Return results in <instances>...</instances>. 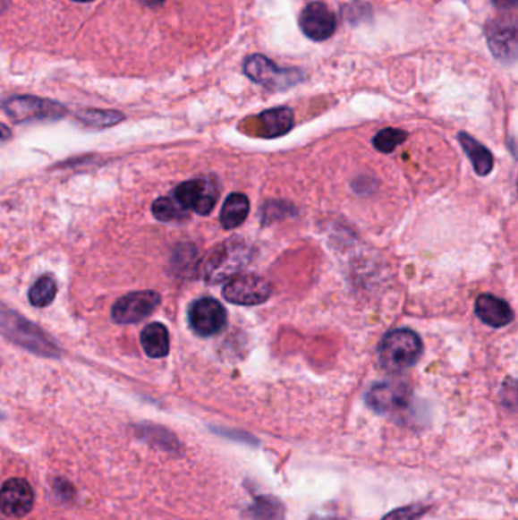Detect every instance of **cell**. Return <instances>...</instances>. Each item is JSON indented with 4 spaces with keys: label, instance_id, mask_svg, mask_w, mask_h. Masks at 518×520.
<instances>
[{
    "label": "cell",
    "instance_id": "cell-1",
    "mask_svg": "<svg viewBox=\"0 0 518 520\" xmlns=\"http://www.w3.org/2000/svg\"><path fill=\"white\" fill-rule=\"evenodd\" d=\"M251 260V247L242 239H228L213 248L201 265V276L207 283L217 285L234 277Z\"/></svg>",
    "mask_w": 518,
    "mask_h": 520
},
{
    "label": "cell",
    "instance_id": "cell-2",
    "mask_svg": "<svg viewBox=\"0 0 518 520\" xmlns=\"http://www.w3.org/2000/svg\"><path fill=\"white\" fill-rule=\"evenodd\" d=\"M423 352L421 338L409 328L393 330L382 339L378 361L389 373H402L417 364Z\"/></svg>",
    "mask_w": 518,
    "mask_h": 520
},
{
    "label": "cell",
    "instance_id": "cell-3",
    "mask_svg": "<svg viewBox=\"0 0 518 520\" xmlns=\"http://www.w3.org/2000/svg\"><path fill=\"white\" fill-rule=\"evenodd\" d=\"M0 332L8 337L13 343L19 344L21 347L46 358H54L61 354V350L46 337L40 328H37L36 324L30 323L28 320L21 319L17 313L0 311Z\"/></svg>",
    "mask_w": 518,
    "mask_h": 520
},
{
    "label": "cell",
    "instance_id": "cell-4",
    "mask_svg": "<svg viewBox=\"0 0 518 520\" xmlns=\"http://www.w3.org/2000/svg\"><path fill=\"white\" fill-rule=\"evenodd\" d=\"M243 72L251 81L271 90H286L301 80V73L297 69H282L263 55L248 56Z\"/></svg>",
    "mask_w": 518,
    "mask_h": 520
},
{
    "label": "cell",
    "instance_id": "cell-5",
    "mask_svg": "<svg viewBox=\"0 0 518 520\" xmlns=\"http://www.w3.org/2000/svg\"><path fill=\"white\" fill-rule=\"evenodd\" d=\"M6 115L17 122L55 121L66 115V107L36 97H15L5 102Z\"/></svg>",
    "mask_w": 518,
    "mask_h": 520
},
{
    "label": "cell",
    "instance_id": "cell-6",
    "mask_svg": "<svg viewBox=\"0 0 518 520\" xmlns=\"http://www.w3.org/2000/svg\"><path fill=\"white\" fill-rule=\"evenodd\" d=\"M271 293V283L256 274H245L233 278L222 289V295L226 302L239 306L262 304L267 302Z\"/></svg>",
    "mask_w": 518,
    "mask_h": 520
},
{
    "label": "cell",
    "instance_id": "cell-7",
    "mask_svg": "<svg viewBox=\"0 0 518 520\" xmlns=\"http://www.w3.org/2000/svg\"><path fill=\"white\" fill-rule=\"evenodd\" d=\"M174 197L184 210H193L198 215H208L215 209L217 192L210 180L195 178L176 187Z\"/></svg>",
    "mask_w": 518,
    "mask_h": 520
},
{
    "label": "cell",
    "instance_id": "cell-8",
    "mask_svg": "<svg viewBox=\"0 0 518 520\" xmlns=\"http://www.w3.org/2000/svg\"><path fill=\"white\" fill-rule=\"evenodd\" d=\"M160 303V294L154 291L128 294L115 303L111 309V317L119 324L139 323L148 319Z\"/></svg>",
    "mask_w": 518,
    "mask_h": 520
},
{
    "label": "cell",
    "instance_id": "cell-9",
    "mask_svg": "<svg viewBox=\"0 0 518 520\" xmlns=\"http://www.w3.org/2000/svg\"><path fill=\"white\" fill-rule=\"evenodd\" d=\"M189 323L200 337H213L225 328V309L215 298H200L189 309Z\"/></svg>",
    "mask_w": 518,
    "mask_h": 520
},
{
    "label": "cell",
    "instance_id": "cell-10",
    "mask_svg": "<svg viewBox=\"0 0 518 520\" xmlns=\"http://www.w3.org/2000/svg\"><path fill=\"white\" fill-rule=\"evenodd\" d=\"M411 400V389L402 382H382L367 394V404L378 414H394L406 408Z\"/></svg>",
    "mask_w": 518,
    "mask_h": 520
},
{
    "label": "cell",
    "instance_id": "cell-11",
    "mask_svg": "<svg viewBox=\"0 0 518 520\" xmlns=\"http://www.w3.org/2000/svg\"><path fill=\"white\" fill-rule=\"evenodd\" d=\"M298 21L302 34L313 41L328 40L336 30V15L324 2H310Z\"/></svg>",
    "mask_w": 518,
    "mask_h": 520
},
{
    "label": "cell",
    "instance_id": "cell-12",
    "mask_svg": "<svg viewBox=\"0 0 518 520\" xmlns=\"http://www.w3.org/2000/svg\"><path fill=\"white\" fill-rule=\"evenodd\" d=\"M34 507V490L30 482L21 478L6 481L0 490V510L11 517H21Z\"/></svg>",
    "mask_w": 518,
    "mask_h": 520
},
{
    "label": "cell",
    "instance_id": "cell-13",
    "mask_svg": "<svg viewBox=\"0 0 518 520\" xmlns=\"http://www.w3.org/2000/svg\"><path fill=\"white\" fill-rule=\"evenodd\" d=\"M488 43L494 56L505 63H513L517 56V26L514 21H491L488 26Z\"/></svg>",
    "mask_w": 518,
    "mask_h": 520
},
{
    "label": "cell",
    "instance_id": "cell-14",
    "mask_svg": "<svg viewBox=\"0 0 518 520\" xmlns=\"http://www.w3.org/2000/svg\"><path fill=\"white\" fill-rule=\"evenodd\" d=\"M474 311L478 319L482 320L483 323L488 324L491 328H504L514 320L511 306L502 298L491 295V294L479 295Z\"/></svg>",
    "mask_w": 518,
    "mask_h": 520
},
{
    "label": "cell",
    "instance_id": "cell-15",
    "mask_svg": "<svg viewBox=\"0 0 518 520\" xmlns=\"http://www.w3.org/2000/svg\"><path fill=\"white\" fill-rule=\"evenodd\" d=\"M259 134L265 139H277L291 132L293 127V112L287 107H277L260 113L257 117Z\"/></svg>",
    "mask_w": 518,
    "mask_h": 520
},
{
    "label": "cell",
    "instance_id": "cell-16",
    "mask_svg": "<svg viewBox=\"0 0 518 520\" xmlns=\"http://www.w3.org/2000/svg\"><path fill=\"white\" fill-rule=\"evenodd\" d=\"M140 343L149 358H165L171 350L169 330L161 323L148 324L147 328L141 330Z\"/></svg>",
    "mask_w": 518,
    "mask_h": 520
},
{
    "label": "cell",
    "instance_id": "cell-17",
    "mask_svg": "<svg viewBox=\"0 0 518 520\" xmlns=\"http://www.w3.org/2000/svg\"><path fill=\"white\" fill-rule=\"evenodd\" d=\"M458 141L463 145V151L467 154L468 158L473 163L474 171L478 175L485 177L489 172L493 171L494 157L489 152L488 148L483 147L480 141H476L473 136L467 132H459Z\"/></svg>",
    "mask_w": 518,
    "mask_h": 520
},
{
    "label": "cell",
    "instance_id": "cell-18",
    "mask_svg": "<svg viewBox=\"0 0 518 520\" xmlns=\"http://www.w3.org/2000/svg\"><path fill=\"white\" fill-rule=\"evenodd\" d=\"M250 213V200L243 193H232L226 197L221 212L222 227L233 230L243 224Z\"/></svg>",
    "mask_w": 518,
    "mask_h": 520
},
{
    "label": "cell",
    "instance_id": "cell-19",
    "mask_svg": "<svg viewBox=\"0 0 518 520\" xmlns=\"http://www.w3.org/2000/svg\"><path fill=\"white\" fill-rule=\"evenodd\" d=\"M252 520H283L284 508L280 500L272 496H260L250 508Z\"/></svg>",
    "mask_w": 518,
    "mask_h": 520
},
{
    "label": "cell",
    "instance_id": "cell-20",
    "mask_svg": "<svg viewBox=\"0 0 518 520\" xmlns=\"http://www.w3.org/2000/svg\"><path fill=\"white\" fill-rule=\"evenodd\" d=\"M56 291L55 280L49 276H43L30 289V302L36 308H46L55 300Z\"/></svg>",
    "mask_w": 518,
    "mask_h": 520
},
{
    "label": "cell",
    "instance_id": "cell-21",
    "mask_svg": "<svg viewBox=\"0 0 518 520\" xmlns=\"http://www.w3.org/2000/svg\"><path fill=\"white\" fill-rule=\"evenodd\" d=\"M78 119L87 127L108 128L123 121V115L110 110H84L78 113Z\"/></svg>",
    "mask_w": 518,
    "mask_h": 520
},
{
    "label": "cell",
    "instance_id": "cell-22",
    "mask_svg": "<svg viewBox=\"0 0 518 520\" xmlns=\"http://www.w3.org/2000/svg\"><path fill=\"white\" fill-rule=\"evenodd\" d=\"M152 213L158 221H163V223L180 221L183 217H186V210L172 198H158L152 204Z\"/></svg>",
    "mask_w": 518,
    "mask_h": 520
},
{
    "label": "cell",
    "instance_id": "cell-23",
    "mask_svg": "<svg viewBox=\"0 0 518 520\" xmlns=\"http://www.w3.org/2000/svg\"><path fill=\"white\" fill-rule=\"evenodd\" d=\"M408 139V134L398 128H385L382 132H378L374 139H372V145L378 151L385 152V154H391V152L402 145L403 141Z\"/></svg>",
    "mask_w": 518,
    "mask_h": 520
},
{
    "label": "cell",
    "instance_id": "cell-24",
    "mask_svg": "<svg viewBox=\"0 0 518 520\" xmlns=\"http://www.w3.org/2000/svg\"><path fill=\"white\" fill-rule=\"evenodd\" d=\"M141 437H147L149 439H157L163 448L167 449H174L176 446L174 435L169 434L167 430H161V428H154V426H143L140 430Z\"/></svg>",
    "mask_w": 518,
    "mask_h": 520
},
{
    "label": "cell",
    "instance_id": "cell-25",
    "mask_svg": "<svg viewBox=\"0 0 518 520\" xmlns=\"http://www.w3.org/2000/svg\"><path fill=\"white\" fill-rule=\"evenodd\" d=\"M428 507L409 506L398 508L385 516L382 520H418L428 511Z\"/></svg>",
    "mask_w": 518,
    "mask_h": 520
},
{
    "label": "cell",
    "instance_id": "cell-26",
    "mask_svg": "<svg viewBox=\"0 0 518 520\" xmlns=\"http://www.w3.org/2000/svg\"><path fill=\"white\" fill-rule=\"evenodd\" d=\"M496 6L502 8V10H509V8H514L517 5V0H493Z\"/></svg>",
    "mask_w": 518,
    "mask_h": 520
},
{
    "label": "cell",
    "instance_id": "cell-27",
    "mask_svg": "<svg viewBox=\"0 0 518 520\" xmlns=\"http://www.w3.org/2000/svg\"><path fill=\"white\" fill-rule=\"evenodd\" d=\"M10 128L6 127V125H4V124H0V145H2V143H5V141H10Z\"/></svg>",
    "mask_w": 518,
    "mask_h": 520
},
{
    "label": "cell",
    "instance_id": "cell-28",
    "mask_svg": "<svg viewBox=\"0 0 518 520\" xmlns=\"http://www.w3.org/2000/svg\"><path fill=\"white\" fill-rule=\"evenodd\" d=\"M309 520H345L341 517H335V516H312Z\"/></svg>",
    "mask_w": 518,
    "mask_h": 520
},
{
    "label": "cell",
    "instance_id": "cell-29",
    "mask_svg": "<svg viewBox=\"0 0 518 520\" xmlns=\"http://www.w3.org/2000/svg\"><path fill=\"white\" fill-rule=\"evenodd\" d=\"M141 2H143V4H145V5L160 6L161 4H163V2H165V0H141Z\"/></svg>",
    "mask_w": 518,
    "mask_h": 520
},
{
    "label": "cell",
    "instance_id": "cell-30",
    "mask_svg": "<svg viewBox=\"0 0 518 520\" xmlns=\"http://www.w3.org/2000/svg\"><path fill=\"white\" fill-rule=\"evenodd\" d=\"M75 2H91V0H75Z\"/></svg>",
    "mask_w": 518,
    "mask_h": 520
}]
</instances>
